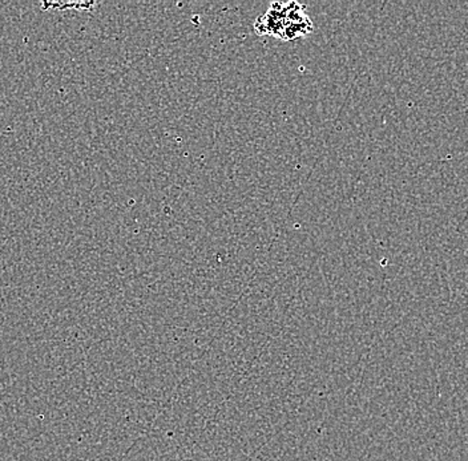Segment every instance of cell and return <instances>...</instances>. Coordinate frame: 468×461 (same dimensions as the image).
I'll list each match as a JSON object with an SVG mask.
<instances>
[{
    "instance_id": "6da1fadb",
    "label": "cell",
    "mask_w": 468,
    "mask_h": 461,
    "mask_svg": "<svg viewBox=\"0 0 468 461\" xmlns=\"http://www.w3.org/2000/svg\"><path fill=\"white\" fill-rule=\"evenodd\" d=\"M314 30L305 5L297 2L271 3L263 16L254 22V31L260 37H271L292 42Z\"/></svg>"
}]
</instances>
